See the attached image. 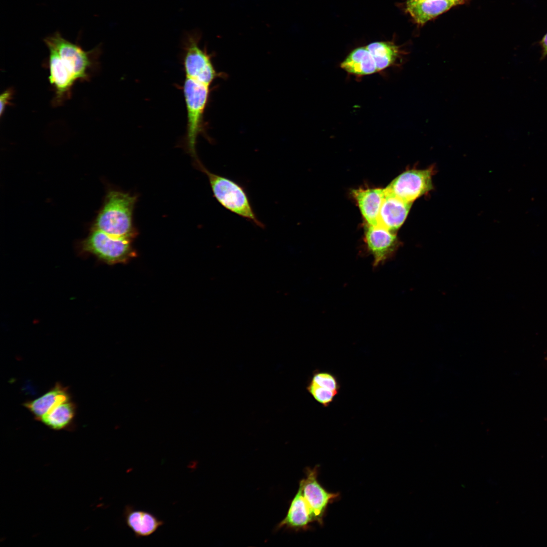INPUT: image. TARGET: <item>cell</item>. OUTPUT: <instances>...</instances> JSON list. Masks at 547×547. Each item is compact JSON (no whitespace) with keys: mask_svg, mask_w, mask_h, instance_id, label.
Here are the masks:
<instances>
[{"mask_svg":"<svg viewBox=\"0 0 547 547\" xmlns=\"http://www.w3.org/2000/svg\"><path fill=\"white\" fill-rule=\"evenodd\" d=\"M44 42L49 50L46 64L49 81L55 93L52 104L58 106L71 97L76 82L89 81L97 70L101 45L86 51L77 42L66 40L59 31L46 36Z\"/></svg>","mask_w":547,"mask_h":547,"instance_id":"1","label":"cell"},{"mask_svg":"<svg viewBox=\"0 0 547 547\" xmlns=\"http://www.w3.org/2000/svg\"><path fill=\"white\" fill-rule=\"evenodd\" d=\"M136 195L120 190L109 191L95 223V227L109 235L133 239L137 232L133 222Z\"/></svg>","mask_w":547,"mask_h":547,"instance_id":"2","label":"cell"},{"mask_svg":"<svg viewBox=\"0 0 547 547\" xmlns=\"http://www.w3.org/2000/svg\"><path fill=\"white\" fill-rule=\"evenodd\" d=\"M196 166L207 175L213 196L222 207L258 227H264L257 217L244 186L227 177L209 171L201 162Z\"/></svg>","mask_w":547,"mask_h":547,"instance_id":"3","label":"cell"},{"mask_svg":"<svg viewBox=\"0 0 547 547\" xmlns=\"http://www.w3.org/2000/svg\"><path fill=\"white\" fill-rule=\"evenodd\" d=\"M183 91L187 112L184 146L197 163L200 160L197 154L196 143L198 137L204 131V114L209 99V86L185 77Z\"/></svg>","mask_w":547,"mask_h":547,"instance_id":"4","label":"cell"},{"mask_svg":"<svg viewBox=\"0 0 547 547\" xmlns=\"http://www.w3.org/2000/svg\"><path fill=\"white\" fill-rule=\"evenodd\" d=\"M131 241L94 228L83 242L82 249L110 264L125 263L136 255Z\"/></svg>","mask_w":547,"mask_h":547,"instance_id":"5","label":"cell"},{"mask_svg":"<svg viewBox=\"0 0 547 547\" xmlns=\"http://www.w3.org/2000/svg\"><path fill=\"white\" fill-rule=\"evenodd\" d=\"M200 40L199 34L193 32L188 34L184 41L183 64L185 77L210 87L218 73L210 55L200 47Z\"/></svg>","mask_w":547,"mask_h":547,"instance_id":"6","label":"cell"},{"mask_svg":"<svg viewBox=\"0 0 547 547\" xmlns=\"http://www.w3.org/2000/svg\"><path fill=\"white\" fill-rule=\"evenodd\" d=\"M433 167L407 170L395 178L385 191L399 199L412 203L433 189Z\"/></svg>","mask_w":547,"mask_h":547,"instance_id":"7","label":"cell"},{"mask_svg":"<svg viewBox=\"0 0 547 547\" xmlns=\"http://www.w3.org/2000/svg\"><path fill=\"white\" fill-rule=\"evenodd\" d=\"M318 465L313 468H307L306 477L301 480L299 487L312 510L316 522L323 523V518L329 503L339 496V493H332L326 490L318 480Z\"/></svg>","mask_w":547,"mask_h":547,"instance_id":"8","label":"cell"},{"mask_svg":"<svg viewBox=\"0 0 547 547\" xmlns=\"http://www.w3.org/2000/svg\"><path fill=\"white\" fill-rule=\"evenodd\" d=\"M364 240L367 248L377 267L383 264L397 250L399 242L396 233L380 225H368Z\"/></svg>","mask_w":547,"mask_h":547,"instance_id":"9","label":"cell"},{"mask_svg":"<svg viewBox=\"0 0 547 547\" xmlns=\"http://www.w3.org/2000/svg\"><path fill=\"white\" fill-rule=\"evenodd\" d=\"M412 204L385 191V196L378 216L377 225L395 232L406 220Z\"/></svg>","mask_w":547,"mask_h":547,"instance_id":"10","label":"cell"},{"mask_svg":"<svg viewBox=\"0 0 547 547\" xmlns=\"http://www.w3.org/2000/svg\"><path fill=\"white\" fill-rule=\"evenodd\" d=\"M125 522L136 538L146 537L154 533L164 522L152 513L135 509L127 505L123 513Z\"/></svg>","mask_w":547,"mask_h":547,"instance_id":"11","label":"cell"},{"mask_svg":"<svg viewBox=\"0 0 547 547\" xmlns=\"http://www.w3.org/2000/svg\"><path fill=\"white\" fill-rule=\"evenodd\" d=\"M316 522L314 513L305 500L301 489L293 497L285 518L278 527H286L296 530L307 528L310 523Z\"/></svg>","mask_w":547,"mask_h":547,"instance_id":"12","label":"cell"},{"mask_svg":"<svg viewBox=\"0 0 547 547\" xmlns=\"http://www.w3.org/2000/svg\"><path fill=\"white\" fill-rule=\"evenodd\" d=\"M352 195L368 225H377L379 212L385 196V189H356L352 190Z\"/></svg>","mask_w":547,"mask_h":547,"instance_id":"13","label":"cell"},{"mask_svg":"<svg viewBox=\"0 0 547 547\" xmlns=\"http://www.w3.org/2000/svg\"><path fill=\"white\" fill-rule=\"evenodd\" d=\"M340 67L348 74L357 76L378 72L373 57L366 46L353 50L341 63Z\"/></svg>","mask_w":547,"mask_h":547,"instance_id":"14","label":"cell"},{"mask_svg":"<svg viewBox=\"0 0 547 547\" xmlns=\"http://www.w3.org/2000/svg\"><path fill=\"white\" fill-rule=\"evenodd\" d=\"M70 400L68 389L59 383L41 397L24 403L37 420L59 404Z\"/></svg>","mask_w":547,"mask_h":547,"instance_id":"15","label":"cell"},{"mask_svg":"<svg viewBox=\"0 0 547 547\" xmlns=\"http://www.w3.org/2000/svg\"><path fill=\"white\" fill-rule=\"evenodd\" d=\"M456 4L451 0H422L406 3V10L417 23L423 24Z\"/></svg>","mask_w":547,"mask_h":547,"instance_id":"16","label":"cell"},{"mask_svg":"<svg viewBox=\"0 0 547 547\" xmlns=\"http://www.w3.org/2000/svg\"><path fill=\"white\" fill-rule=\"evenodd\" d=\"M375 62L378 72L401 65L402 52L390 42H376L366 46Z\"/></svg>","mask_w":547,"mask_h":547,"instance_id":"17","label":"cell"},{"mask_svg":"<svg viewBox=\"0 0 547 547\" xmlns=\"http://www.w3.org/2000/svg\"><path fill=\"white\" fill-rule=\"evenodd\" d=\"M75 404L69 400L55 406L40 419L46 425L55 430L63 429L72 422L75 413Z\"/></svg>","mask_w":547,"mask_h":547,"instance_id":"18","label":"cell"},{"mask_svg":"<svg viewBox=\"0 0 547 547\" xmlns=\"http://www.w3.org/2000/svg\"><path fill=\"white\" fill-rule=\"evenodd\" d=\"M309 382L325 389L339 394L340 384L335 374L327 371L315 370Z\"/></svg>","mask_w":547,"mask_h":547,"instance_id":"19","label":"cell"},{"mask_svg":"<svg viewBox=\"0 0 547 547\" xmlns=\"http://www.w3.org/2000/svg\"><path fill=\"white\" fill-rule=\"evenodd\" d=\"M306 388L314 400L325 408L328 407L338 394L333 391L322 388L309 381Z\"/></svg>","mask_w":547,"mask_h":547,"instance_id":"20","label":"cell"},{"mask_svg":"<svg viewBox=\"0 0 547 547\" xmlns=\"http://www.w3.org/2000/svg\"><path fill=\"white\" fill-rule=\"evenodd\" d=\"M13 94V90L11 88H9L5 90L0 96V102H1V116L2 115L5 111L6 106L10 104V101L12 99Z\"/></svg>","mask_w":547,"mask_h":547,"instance_id":"21","label":"cell"},{"mask_svg":"<svg viewBox=\"0 0 547 547\" xmlns=\"http://www.w3.org/2000/svg\"><path fill=\"white\" fill-rule=\"evenodd\" d=\"M541 51L540 59H543L547 56V33L543 36L539 42Z\"/></svg>","mask_w":547,"mask_h":547,"instance_id":"22","label":"cell"},{"mask_svg":"<svg viewBox=\"0 0 547 547\" xmlns=\"http://www.w3.org/2000/svg\"><path fill=\"white\" fill-rule=\"evenodd\" d=\"M422 0H407V3H415L420 1Z\"/></svg>","mask_w":547,"mask_h":547,"instance_id":"23","label":"cell"},{"mask_svg":"<svg viewBox=\"0 0 547 547\" xmlns=\"http://www.w3.org/2000/svg\"><path fill=\"white\" fill-rule=\"evenodd\" d=\"M451 1H454V2H456L458 4V3H459V2L461 1L462 0H451Z\"/></svg>","mask_w":547,"mask_h":547,"instance_id":"24","label":"cell"},{"mask_svg":"<svg viewBox=\"0 0 547 547\" xmlns=\"http://www.w3.org/2000/svg\"><path fill=\"white\" fill-rule=\"evenodd\" d=\"M545 359H546V360L547 361V357H546Z\"/></svg>","mask_w":547,"mask_h":547,"instance_id":"25","label":"cell"}]
</instances>
